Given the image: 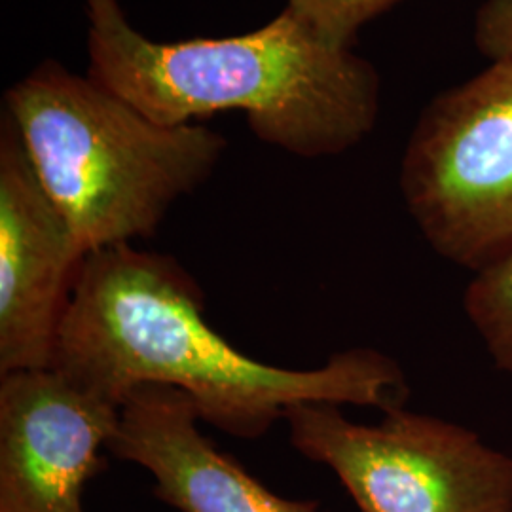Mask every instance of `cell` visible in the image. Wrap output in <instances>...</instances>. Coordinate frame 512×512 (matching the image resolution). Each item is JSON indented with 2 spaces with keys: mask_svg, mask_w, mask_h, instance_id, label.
Wrapping results in <instances>:
<instances>
[{
  "mask_svg": "<svg viewBox=\"0 0 512 512\" xmlns=\"http://www.w3.org/2000/svg\"><path fill=\"white\" fill-rule=\"evenodd\" d=\"M122 404L55 366L0 376V512H84Z\"/></svg>",
  "mask_w": 512,
  "mask_h": 512,
  "instance_id": "obj_7",
  "label": "cell"
},
{
  "mask_svg": "<svg viewBox=\"0 0 512 512\" xmlns=\"http://www.w3.org/2000/svg\"><path fill=\"white\" fill-rule=\"evenodd\" d=\"M2 110L86 255L152 236L226 150L205 124H160L54 59L12 86Z\"/></svg>",
  "mask_w": 512,
  "mask_h": 512,
  "instance_id": "obj_3",
  "label": "cell"
},
{
  "mask_svg": "<svg viewBox=\"0 0 512 512\" xmlns=\"http://www.w3.org/2000/svg\"><path fill=\"white\" fill-rule=\"evenodd\" d=\"M399 0H289L296 18L336 46H346L370 19L378 18Z\"/></svg>",
  "mask_w": 512,
  "mask_h": 512,
  "instance_id": "obj_10",
  "label": "cell"
},
{
  "mask_svg": "<svg viewBox=\"0 0 512 512\" xmlns=\"http://www.w3.org/2000/svg\"><path fill=\"white\" fill-rule=\"evenodd\" d=\"M401 190L442 258L478 270L512 247V59L492 61L421 112Z\"/></svg>",
  "mask_w": 512,
  "mask_h": 512,
  "instance_id": "obj_4",
  "label": "cell"
},
{
  "mask_svg": "<svg viewBox=\"0 0 512 512\" xmlns=\"http://www.w3.org/2000/svg\"><path fill=\"white\" fill-rule=\"evenodd\" d=\"M294 448L327 465L361 512H512V458L450 421L385 412L378 425L336 404L287 414Z\"/></svg>",
  "mask_w": 512,
  "mask_h": 512,
  "instance_id": "obj_5",
  "label": "cell"
},
{
  "mask_svg": "<svg viewBox=\"0 0 512 512\" xmlns=\"http://www.w3.org/2000/svg\"><path fill=\"white\" fill-rule=\"evenodd\" d=\"M82 2L88 76L160 124L239 110L260 141L302 158L342 154L376 126V69L287 6L238 37L158 42L129 23L120 0Z\"/></svg>",
  "mask_w": 512,
  "mask_h": 512,
  "instance_id": "obj_2",
  "label": "cell"
},
{
  "mask_svg": "<svg viewBox=\"0 0 512 512\" xmlns=\"http://www.w3.org/2000/svg\"><path fill=\"white\" fill-rule=\"evenodd\" d=\"M465 311L495 365L512 374V247L475 270Z\"/></svg>",
  "mask_w": 512,
  "mask_h": 512,
  "instance_id": "obj_9",
  "label": "cell"
},
{
  "mask_svg": "<svg viewBox=\"0 0 512 512\" xmlns=\"http://www.w3.org/2000/svg\"><path fill=\"white\" fill-rule=\"evenodd\" d=\"M86 253L40 183L12 118L0 122V376L52 365Z\"/></svg>",
  "mask_w": 512,
  "mask_h": 512,
  "instance_id": "obj_6",
  "label": "cell"
},
{
  "mask_svg": "<svg viewBox=\"0 0 512 512\" xmlns=\"http://www.w3.org/2000/svg\"><path fill=\"white\" fill-rule=\"evenodd\" d=\"M476 48L492 61L512 59V0H484L475 18Z\"/></svg>",
  "mask_w": 512,
  "mask_h": 512,
  "instance_id": "obj_11",
  "label": "cell"
},
{
  "mask_svg": "<svg viewBox=\"0 0 512 512\" xmlns=\"http://www.w3.org/2000/svg\"><path fill=\"white\" fill-rule=\"evenodd\" d=\"M52 366L122 404L137 385L181 389L200 420L258 439L300 404H359L384 412L406 401L403 370L376 349H349L327 365H264L232 348L203 317L200 287L171 256L120 243L84 256Z\"/></svg>",
  "mask_w": 512,
  "mask_h": 512,
  "instance_id": "obj_1",
  "label": "cell"
},
{
  "mask_svg": "<svg viewBox=\"0 0 512 512\" xmlns=\"http://www.w3.org/2000/svg\"><path fill=\"white\" fill-rule=\"evenodd\" d=\"M200 421L181 389L137 385L122 401L107 450L147 469L156 495L181 512H321L317 503L285 499L262 486L203 437Z\"/></svg>",
  "mask_w": 512,
  "mask_h": 512,
  "instance_id": "obj_8",
  "label": "cell"
}]
</instances>
